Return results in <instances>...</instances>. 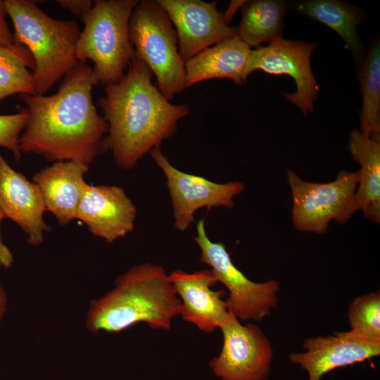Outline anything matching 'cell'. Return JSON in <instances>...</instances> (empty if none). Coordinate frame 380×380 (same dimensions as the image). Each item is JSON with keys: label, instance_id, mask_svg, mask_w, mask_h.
<instances>
[{"label": "cell", "instance_id": "1", "mask_svg": "<svg viewBox=\"0 0 380 380\" xmlns=\"http://www.w3.org/2000/svg\"><path fill=\"white\" fill-rule=\"evenodd\" d=\"M94 85L92 69L80 62L55 94L20 95L29 115L20 137L21 153L89 165L105 151L108 125L94 104Z\"/></svg>", "mask_w": 380, "mask_h": 380}, {"label": "cell", "instance_id": "2", "mask_svg": "<svg viewBox=\"0 0 380 380\" xmlns=\"http://www.w3.org/2000/svg\"><path fill=\"white\" fill-rule=\"evenodd\" d=\"M153 76L134 58L121 80L106 86L105 95L98 101L108 125L106 151L125 170L134 167L146 153L172 137L179 120L189 113L188 105L172 104L160 93Z\"/></svg>", "mask_w": 380, "mask_h": 380}, {"label": "cell", "instance_id": "3", "mask_svg": "<svg viewBox=\"0 0 380 380\" xmlns=\"http://www.w3.org/2000/svg\"><path fill=\"white\" fill-rule=\"evenodd\" d=\"M179 307L165 270L144 262L120 275L113 289L90 302L85 327L93 334L118 333L140 322L153 329L170 330Z\"/></svg>", "mask_w": 380, "mask_h": 380}, {"label": "cell", "instance_id": "4", "mask_svg": "<svg viewBox=\"0 0 380 380\" xmlns=\"http://www.w3.org/2000/svg\"><path fill=\"white\" fill-rule=\"evenodd\" d=\"M15 43L25 48L34 63L35 94L45 95L80 63L75 56L80 30L76 21L58 20L32 0H5Z\"/></svg>", "mask_w": 380, "mask_h": 380}, {"label": "cell", "instance_id": "5", "mask_svg": "<svg viewBox=\"0 0 380 380\" xmlns=\"http://www.w3.org/2000/svg\"><path fill=\"white\" fill-rule=\"evenodd\" d=\"M137 0H96L82 18L84 28L75 46L79 62L94 64L96 84L118 82L134 58L129 34L132 13Z\"/></svg>", "mask_w": 380, "mask_h": 380}, {"label": "cell", "instance_id": "6", "mask_svg": "<svg viewBox=\"0 0 380 380\" xmlns=\"http://www.w3.org/2000/svg\"><path fill=\"white\" fill-rule=\"evenodd\" d=\"M129 34L134 58L150 69L158 89L170 101L186 88L185 68L176 31L158 0L139 1L131 15Z\"/></svg>", "mask_w": 380, "mask_h": 380}, {"label": "cell", "instance_id": "7", "mask_svg": "<svg viewBox=\"0 0 380 380\" xmlns=\"http://www.w3.org/2000/svg\"><path fill=\"white\" fill-rule=\"evenodd\" d=\"M359 172L341 171L335 179L327 183L303 180L295 172L287 170L293 207L292 221L300 232L323 234L334 220L340 224L355 213V194Z\"/></svg>", "mask_w": 380, "mask_h": 380}, {"label": "cell", "instance_id": "8", "mask_svg": "<svg viewBox=\"0 0 380 380\" xmlns=\"http://www.w3.org/2000/svg\"><path fill=\"white\" fill-rule=\"evenodd\" d=\"M194 239L201 251V262L210 266L217 281L227 289L228 310L239 320L260 322L277 307L279 281L270 279L258 283L248 279L234 265L224 244L209 239L203 219L197 222Z\"/></svg>", "mask_w": 380, "mask_h": 380}, {"label": "cell", "instance_id": "9", "mask_svg": "<svg viewBox=\"0 0 380 380\" xmlns=\"http://www.w3.org/2000/svg\"><path fill=\"white\" fill-rule=\"evenodd\" d=\"M222 350L209 362L221 380H266L270 373L274 351L272 344L256 324H242L229 311L220 327Z\"/></svg>", "mask_w": 380, "mask_h": 380}, {"label": "cell", "instance_id": "10", "mask_svg": "<svg viewBox=\"0 0 380 380\" xmlns=\"http://www.w3.org/2000/svg\"><path fill=\"white\" fill-rule=\"evenodd\" d=\"M150 153L165 176L172 205L174 226L178 231H186L194 222V215L201 208H233L234 197L245 189L244 184L239 182L216 183L178 170L163 153L160 146L153 148Z\"/></svg>", "mask_w": 380, "mask_h": 380}, {"label": "cell", "instance_id": "11", "mask_svg": "<svg viewBox=\"0 0 380 380\" xmlns=\"http://www.w3.org/2000/svg\"><path fill=\"white\" fill-rule=\"evenodd\" d=\"M315 42L277 39L269 45L251 51L245 69V79L255 70L293 78L297 89L284 93L285 98L300 108L304 115L312 112L319 87L312 72L310 56L316 48Z\"/></svg>", "mask_w": 380, "mask_h": 380}, {"label": "cell", "instance_id": "12", "mask_svg": "<svg viewBox=\"0 0 380 380\" xmlns=\"http://www.w3.org/2000/svg\"><path fill=\"white\" fill-rule=\"evenodd\" d=\"M175 27L178 49L185 63L203 50L237 35L217 9V1L158 0Z\"/></svg>", "mask_w": 380, "mask_h": 380}, {"label": "cell", "instance_id": "13", "mask_svg": "<svg viewBox=\"0 0 380 380\" xmlns=\"http://www.w3.org/2000/svg\"><path fill=\"white\" fill-rule=\"evenodd\" d=\"M303 353H291L292 364L305 370L308 380H321L330 371L362 362L380 355V339L371 338L352 330L333 335L308 337Z\"/></svg>", "mask_w": 380, "mask_h": 380}, {"label": "cell", "instance_id": "14", "mask_svg": "<svg viewBox=\"0 0 380 380\" xmlns=\"http://www.w3.org/2000/svg\"><path fill=\"white\" fill-rule=\"evenodd\" d=\"M170 281L180 300L179 315L184 321L205 333L213 332L227 320L229 311L224 290H213L217 279L211 270L191 273L177 270L169 274Z\"/></svg>", "mask_w": 380, "mask_h": 380}, {"label": "cell", "instance_id": "15", "mask_svg": "<svg viewBox=\"0 0 380 380\" xmlns=\"http://www.w3.org/2000/svg\"><path fill=\"white\" fill-rule=\"evenodd\" d=\"M136 215L134 204L121 187L88 184L76 219L83 222L92 234L111 243L133 230Z\"/></svg>", "mask_w": 380, "mask_h": 380}, {"label": "cell", "instance_id": "16", "mask_svg": "<svg viewBox=\"0 0 380 380\" xmlns=\"http://www.w3.org/2000/svg\"><path fill=\"white\" fill-rule=\"evenodd\" d=\"M0 208L6 218L15 222L27 235V242L40 245L51 227L44 220L46 211L36 184L13 170L0 152Z\"/></svg>", "mask_w": 380, "mask_h": 380}, {"label": "cell", "instance_id": "17", "mask_svg": "<svg viewBox=\"0 0 380 380\" xmlns=\"http://www.w3.org/2000/svg\"><path fill=\"white\" fill-rule=\"evenodd\" d=\"M89 165L75 161H58L35 174L33 182L39 187L46 208L60 225L76 219L80 200L88 184L84 175Z\"/></svg>", "mask_w": 380, "mask_h": 380}, {"label": "cell", "instance_id": "18", "mask_svg": "<svg viewBox=\"0 0 380 380\" xmlns=\"http://www.w3.org/2000/svg\"><path fill=\"white\" fill-rule=\"evenodd\" d=\"M252 49L238 35L210 46L184 63L185 86L227 78L242 84Z\"/></svg>", "mask_w": 380, "mask_h": 380}, {"label": "cell", "instance_id": "19", "mask_svg": "<svg viewBox=\"0 0 380 380\" xmlns=\"http://www.w3.org/2000/svg\"><path fill=\"white\" fill-rule=\"evenodd\" d=\"M353 160L360 165L355 194L356 210L365 218L380 222V139L372 138L360 131L350 134L348 145Z\"/></svg>", "mask_w": 380, "mask_h": 380}, {"label": "cell", "instance_id": "20", "mask_svg": "<svg viewBox=\"0 0 380 380\" xmlns=\"http://www.w3.org/2000/svg\"><path fill=\"white\" fill-rule=\"evenodd\" d=\"M296 9L335 31L353 53L356 63H362L364 47L357 34L360 18L353 8L339 1L308 0L297 4Z\"/></svg>", "mask_w": 380, "mask_h": 380}, {"label": "cell", "instance_id": "21", "mask_svg": "<svg viewBox=\"0 0 380 380\" xmlns=\"http://www.w3.org/2000/svg\"><path fill=\"white\" fill-rule=\"evenodd\" d=\"M286 4L282 1L255 0L243 4L237 35L251 48L282 38Z\"/></svg>", "mask_w": 380, "mask_h": 380}, {"label": "cell", "instance_id": "22", "mask_svg": "<svg viewBox=\"0 0 380 380\" xmlns=\"http://www.w3.org/2000/svg\"><path fill=\"white\" fill-rule=\"evenodd\" d=\"M359 79L363 94L360 132L380 139V47L376 43L361 63Z\"/></svg>", "mask_w": 380, "mask_h": 380}, {"label": "cell", "instance_id": "23", "mask_svg": "<svg viewBox=\"0 0 380 380\" xmlns=\"http://www.w3.org/2000/svg\"><path fill=\"white\" fill-rule=\"evenodd\" d=\"M20 56L0 46V102L18 94H35L32 72Z\"/></svg>", "mask_w": 380, "mask_h": 380}, {"label": "cell", "instance_id": "24", "mask_svg": "<svg viewBox=\"0 0 380 380\" xmlns=\"http://www.w3.org/2000/svg\"><path fill=\"white\" fill-rule=\"evenodd\" d=\"M348 317L350 330L362 336L380 339V292L355 298L349 305Z\"/></svg>", "mask_w": 380, "mask_h": 380}, {"label": "cell", "instance_id": "25", "mask_svg": "<svg viewBox=\"0 0 380 380\" xmlns=\"http://www.w3.org/2000/svg\"><path fill=\"white\" fill-rule=\"evenodd\" d=\"M28 119L29 115L23 108L18 113L0 115V147L11 151L17 161L22 155L20 137Z\"/></svg>", "mask_w": 380, "mask_h": 380}, {"label": "cell", "instance_id": "26", "mask_svg": "<svg viewBox=\"0 0 380 380\" xmlns=\"http://www.w3.org/2000/svg\"><path fill=\"white\" fill-rule=\"evenodd\" d=\"M7 12L4 1L0 0V46L20 56L32 71L34 63L30 52L24 47L18 45L13 38L6 20Z\"/></svg>", "mask_w": 380, "mask_h": 380}, {"label": "cell", "instance_id": "27", "mask_svg": "<svg viewBox=\"0 0 380 380\" xmlns=\"http://www.w3.org/2000/svg\"><path fill=\"white\" fill-rule=\"evenodd\" d=\"M56 2L75 16L81 18L91 10L94 4L91 0H57Z\"/></svg>", "mask_w": 380, "mask_h": 380}, {"label": "cell", "instance_id": "28", "mask_svg": "<svg viewBox=\"0 0 380 380\" xmlns=\"http://www.w3.org/2000/svg\"><path fill=\"white\" fill-rule=\"evenodd\" d=\"M4 218L6 217L0 208V225ZM13 262L14 256L11 250L4 243L0 231V266L4 269H8Z\"/></svg>", "mask_w": 380, "mask_h": 380}, {"label": "cell", "instance_id": "29", "mask_svg": "<svg viewBox=\"0 0 380 380\" xmlns=\"http://www.w3.org/2000/svg\"><path fill=\"white\" fill-rule=\"evenodd\" d=\"M8 297L6 291L0 280V322L7 310Z\"/></svg>", "mask_w": 380, "mask_h": 380}, {"label": "cell", "instance_id": "30", "mask_svg": "<svg viewBox=\"0 0 380 380\" xmlns=\"http://www.w3.org/2000/svg\"><path fill=\"white\" fill-rule=\"evenodd\" d=\"M266 380H270L269 379H267Z\"/></svg>", "mask_w": 380, "mask_h": 380}]
</instances>
